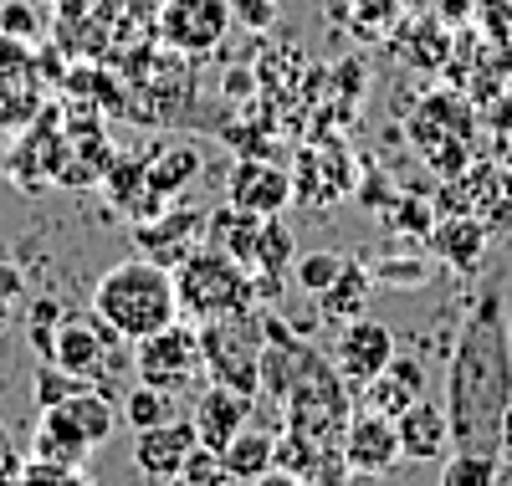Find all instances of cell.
Listing matches in <instances>:
<instances>
[{
	"label": "cell",
	"instance_id": "obj_5",
	"mask_svg": "<svg viewBox=\"0 0 512 486\" xmlns=\"http://www.w3.org/2000/svg\"><path fill=\"white\" fill-rule=\"evenodd\" d=\"M354 389L338 379L333 359H318L303 379L287 389L282 400V420L287 430L318 440L323 451H344V435H349V420H354Z\"/></svg>",
	"mask_w": 512,
	"mask_h": 486
},
{
	"label": "cell",
	"instance_id": "obj_28",
	"mask_svg": "<svg viewBox=\"0 0 512 486\" xmlns=\"http://www.w3.org/2000/svg\"><path fill=\"white\" fill-rule=\"evenodd\" d=\"M164 486H231V471L221 466V456H216V451H205V446H200V451H195L175 476H169Z\"/></svg>",
	"mask_w": 512,
	"mask_h": 486
},
{
	"label": "cell",
	"instance_id": "obj_23",
	"mask_svg": "<svg viewBox=\"0 0 512 486\" xmlns=\"http://www.w3.org/2000/svg\"><path fill=\"white\" fill-rule=\"evenodd\" d=\"M118 415H123L128 430H154V425H164V420H175V394L139 379V384L118 400Z\"/></svg>",
	"mask_w": 512,
	"mask_h": 486
},
{
	"label": "cell",
	"instance_id": "obj_1",
	"mask_svg": "<svg viewBox=\"0 0 512 486\" xmlns=\"http://www.w3.org/2000/svg\"><path fill=\"white\" fill-rule=\"evenodd\" d=\"M507 410H512V323L502 282L492 277L466 307V323L451 348V374H446L451 451L502 456Z\"/></svg>",
	"mask_w": 512,
	"mask_h": 486
},
{
	"label": "cell",
	"instance_id": "obj_42",
	"mask_svg": "<svg viewBox=\"0 0 512 486\" xmlns=\"http://www.w3.org/2000/svg\"><path fill=\"white\" fill-rule=\"evenodd\" d=\"M507 169H512V159H507Z\"/></svg>",
	"mask_w": 512,
	"mask_h": 486
},
{
	"label": "cell",
	"instance_id": "obj_17",
	"mask_svg": "<svg viewBox=\"0 0 512 486\" xmlns=\"http://www.w3.org/2000/svg\"><path fill=\"white\" fill-rule=\"evenodd\" d=\"M420 394H425V364H420V359H410V353H395V364H390V369H384V374L364 389V410L400 420V415L420 400Z\"/></svg>",
	"mask_w": 512,
	"mask_h": 486
},
{
	"label": "cell",
	"instance_id": "obj_15",
	"mask_svg": "<svg viewBox=\"0 0 512 486\" xmlns=\"http://www.w3.org/2000/svg\"><path fill=\"white\" fill-rule=\"evenodd\" d=\"M292 200V174L272 159H241L231 169V205L246 215H282Z\"/></svg>",
	"mask_w": 512,
	"mask_h": 486
},
{
	"label": "cell",
	"instance_id": "obj_39",
	"mask_svg": "<svg viewBox=\"0 0 512 486\" xmlns=\"http://www.w3.org/2000/svg\"><path fill=\"white\" fill-rule=\"evenodd\" d=\"M251 486H308V481L297 476V471H287V466H272V471H262V476H256Z\"/></svg>",
	"mask_w": 512,
	"mask_h": 486
},
{
	"label": "cell",
	"instance_id": "obj_25",
	"mask_svg": "<svg viewBox=\"0 0 512 486\" xmlns=\"http://www.w3.org/2000/svg\"><path fill=\"white\" fill-rule=\"evenodd\" d=\"M497 466L502 456L487 451H451L441 461V486H497Z\"/></svg>",
	"mask_w": 512,
	"mask_h": 486
},
{
	"label": "cell",
	"instance_id": "obj_34",
	"mask_svg": "<svg viewBox=\"0 0 512 486\" xmlns=\"http://www.w3.org/2000/svg\"><path fill=\"white\" fill-rule=\"evenodd\" d=\"M231 11H236V21H241V26L267 31V26L277 21V0H231Z\"/></svg>",
	"mask_w": 512,
	"mask_h": 486
},
{
	"label": "cell",
	"instance_id": "obj_19",
	"mask_svg": "<svg viewBox=\"0 0 512 486\" xmlns=\"http://www.w3.org/2000/svg\"><path fill=\"white\" fill-rule=\"evenodd\" d=\"M31 456H36V461H57V466H88L93 446H88V435H82V430L52 405V410H41V420H36Z\"/></svg>",
	"mask_w": 512,
	"mask_h": 486
},
{
	"label": "cell",
	"instance_id": "obj_40",
	"mask_svg": "<svg viewBox=\"0 0 512 486\" xmlns=\"http://www.w3.org/2000/svg\"><path fill=\"white\" fill-rule=\"evenodd\" d=\"M21 466H26V461H21V456H16L11 446H6V451H0V486H16V476H21Z\"/></svg>",
	"mask_w": 512,
	"mask_h": 486
},
{
	"label": "cell",
	"instance_id": "obj_3",
	"mask_svg": "<svg viewBox=\"0 0 512 486\" xmlns=\"http://www.w3.org/2000/svg\"><path fill=\"white\" fill-rule=\"evenodd\" d=\"M262 348H267V313L241 307V313L200 323V359L205 379L241 394H262Z\"/></svg>",
	"mask_w": 512,
	"mask_h": 486
},
{
	"label": "cell",
	"instance_id": "obj_22",
	"mask_svg": "<svg viewBox=\"0 0 512 486\" xmlns=\"http://www.w3.org/2000/svg\"><path fill=\"white\" fill-rule=\"evenodd\" d=\"M272 461H277V435H267V430H236V440L221 451V466L231 471V481H256L262 471H272Z\"/></svg>",
	"mask_w": 512,
	"mask_h": 486
},
{
	"label": "cell",
	"instance_id": "obj_16",
	"mask_svg": "<svg viewBox=\"0 0 512 486\" xmlns=\"http://www.w3.org/2000/svg\"><path fill=\"white\" fill-rule=\"evenodd\" d=\"M400 456L405 461H446L451 456V420H446V405H431V400H415L400 420Z\"/></svg>",
	"mask_w": 512,
	"mask_h": 486
},
{
	"label": "cell",
	"instance_id": "obj_13",
	"mask_svg": "<svg viewBox=\"0 0 512 486\" xmlns=\"http://www.w3.org/2000/svg\"><path fill=\"white\" fill-rule=\"evenodd\" d=\"M195 180H200V149H195L190 139L159 144V149L149 154V205H144V215H139V220H149V215L169 210V205H175Z\"/></svg>",
	"mask_w": 512,
	"mask_h": 486
},
{
	"label": "cell",
	"instance_id": "obj_9",
	"mask_svg": "<svg viewBox=\"0 0 512 486\" xmlns=\"http://www.w3.org/2000/svg\"><path fill=\"white\" fill-rule=\"evenodd\" d=\"M395 353H400V343H395L390 328L374 323V318H354V323H344V338H338V348H333V369L354 394H364L384 369L395 364Z\"/></svg>",
	"mask_w": 512,
	"mask_h": 486
},
{
	"label": "cell",
	"instance_id": "obj_27",
	"mask_svg": "<svg viewBox=\"0 0 512 486\" xmlns=\"http://www.w3.org/2000/svg\"><path fill=\"white\" fill-rule=\"evenodd\" d=\"M62 302L57 297H36L31 307H26V333H31V343H36V353L47 359L52 353V338H57V328H62Z\"/></svg>",
	"mask_w": 512,
	"mask_h": 486
},
{
	"label": "cell",
	"instance_id": "obj_31",
	"mask_svg": "<svg viewBox=\"0 0 512 486\" xmlns=\"http://www.w3.org/2000/svg\"><path fill=\"white\" fill-rule=\"evenodd\" d=\"M41 31L36 11H31V0H0V36H11V41H31Z\"/></svg>",
	"mask_w": 512,
	"mask_h": 486
},
{
	"label": "cell",
	"instance_id": "obj_6",
	"mask_svg": "<svg viewBox=\"0 0 512 486\" xmlns=\"http://www.w3.org/2000/svg\"><path fill=\"white\" fill-rule=\"evenodd\" d=\"M134 374L144 384H159V389H185L205 374V359H200V323H185L175 318L169 328H159L154 338H139L134 348Z\"/></svg>",
	"mask_w": 512,
	"mask_h": 486
},
{
	"label": "cell",
	"instance_id": "obj_24",
	"mask_svg": "<svg viewBox=\"0 0 512 486\" xmlns=\"http://www.w3.org/2000/svg\"><path fill=\"white\" fill-rule=\"evenodd\" d=\"M292 261H297V241H292V226L282 215H267L262 220V236H256V261H251V272H292Z\"/></svg>",
	"mask_w": 512,
	"mask_h": 486
},
{
	"label": "cell",
	"instance_id": "obj_10",
	"mask_svg": "<svg viewBox=\"0 0 512 486\" xmlns=\"http://www.w3.org/2000/svg\"><path fill=\"white\" fill-rule=\"evenodd\" d=\"M205 220H210L205 210L169 205V210H159L149 220H134V246H139V256H149V261H159V267L175 272L195 246H205Z\"/></svg>",
	"mask_w": 512,
	"mask_h": 486
},
{
	"label": "cell",
	"instance_id": "obj_2",
	"mask_svg": "<svg viewBox=\"0 0 512 486\" xmlns=\"http://www.w3.org/2000/svg\"><path fill=\"white\" fill-rule=\"evenodd\" d=\"M93 313L123 338L139 343L154 338L159 328H169L180 318V292H175V272L159 267L149 256H128L118 267H108L93 287Z\"/></svg>",
	"mask_w": 512,
	"mask_h": 486
},
{
	"label": "cell",
	"instance_id": "obj_30",
	"mask_svg": "<svg viewBox=\"0 0 512 486\" xmlns=\"http://www.w3.org/2000/svg\"><path fill=\"white\" fill-rule=\"evenodd\" d=\"M16 486H93V481H88V471H82V466H57V461H36L31 456L21 466Z\"/></svg>",
	"mask_w": 512,
	"mask_h": 486
},
{
	"label": "cell",
	"instance_id": "obj_41",
	"mask_svg": "<svg viewBox=\"0 0 512 486\" xmlns=\"http://www.w3.org/2000/svg\"><path fill=\"white\" fill-rule=\"evenodd\" d=\"M502 456H512V410H507V420H502Z\"/></svg>",
	"mask_w": 512,
	"mask_h": 486
},
{
	"label": "cell",
	"instance_id": "obj_37",
	"mask_svg": "<svg viewBox=\"0 0 512 486\" xmlns=\"http://www.w3.org/2000/svg\"><path fill=\"white\" fill-rule=\"evenodd\" d=\"M113 6L123 16H134V21H159V11L169 6V0H113Z\"/></svg>",
	"mask_w": 512,
	"mask_h": 486
},
{
	"label": "cell",
	"instance_id": "obj_21",
	"mask_svg": "<svg viewBox=\"0 0 512 486\" xmlns=\"http://www.w3.org/2000/svg\"><path fill=\"white\" fill-rule=\"evenodd\" d=\"M103 190H108V200L123 210V215H144V205H149V154L144 159H108V169H103Z\"/></svg>",
	"mask_w": 512,
	"mask_h": 486
},
{
	"label": "cell",
	"instance_id": "obj_14",
	"mask_svg": "<svg viewBox=\"0 0 512 486\" xmlns=\"http://www.w3.org/2000/svg\"><path fill=\"white\" fill-rule=\"evenodd\" d=\"M251 400L256 394H241V389H226V384H210L200 389V400H195V430H200V446L205 451H226L236 430L251 425Z\"/></svg>",
	"mask_w": 512,
	"mask_h": 486
},
{
	"label": "cell",
	"instance_id": "obj_7",
	"mask_svg": "<svg viewBox=\"0 0 512 486\" xmlns=\"http://www.w3.org/2000/svg\"><path fill=\"white\" fill-rule=\"evenodd\" d=\"M113 348H118V333L98 318V313H67L57 338H52V353H47V364L77 374V379H88L103 389V374L113 364Z\"/></svg>",
	"mask_w": 512,
	"mask_h": 486
},
{
	"label": "cell",
	"instance_id": "obj_20",
	"mask_svg": "<svg viewBox=\"0 0 512 486\" xmlns=\"http://www.w3.org/2000/svg\"><path fill=\"white\" fill-rule=\"evenodd\" d=\"M369 292H374V267L344 261V272H338V282L318 297V307H323V318H328V323H354V318H364Z\"/></svg>",
	"mask_w": 512,
	"mask_h": 486
},
{
	"label": "cell",
	"instance_id": "obj_8",
	"mask_svg": "<svg viewBox=\"0 0 512 486\" xmlns=\"http://www.w3.org/2000/svg\"><path fill=\"white\" fill-rule=\"evenodd\" d=\"M231 21H236L231 0H169L159 11V41L180 57H205L221 47Z\"/></svg>",
	"mask_w": 512,
	"mask_h": 486
},
{
	"label": "cell",
	"instance_id": "obj_12",
	"mask_svg": "<svg viewBox=\"0 0 512 486\" xmlns=\"http://www.w3.org/2000/svg\"><path fill=\"white\" fill-rule=\"evenodd\" d=\"M195 451H200L195 415H190V420L175 415V420H164V425H154V430H134V466H139L144 476L169 481Z\"/></svg>",
	"mask_w": 512,
	"mask_h": 486
},
{
	"label": "cell",
	"instance_id": "obj_29",
	"mask_svg": "<svg viewBox=\"0 0 512 486\" xmlns=\"http://www.w3.org/2000/svg\"><path fill=\"white\" fill-rule=\"evenodd\" d=\"M82 384H88V379H77V374H67V369H57V364L41 359V364H36V410L62 405L67 394H77Z\"/></svg>",
	"mask_w": 512,
	"mask_h": 486
},
{
	"label": "cell",
	"instance_id": "obj_38",
	"mask_svg": "<svg viewBox=\"0 0 512 486\" xmlns=\"http://www.w3.org/2000/svg\"><path fill=\"white\" fill-rule=\"evenodd\" d=\"M436 11H441V21H446V26H461L466 16H477V0H441Z\"/></svg>",
	"mask_w": 512,
	"mask_h": 486
},
{
	"label": "cell",
	"instance_id": "obj_18",
	"mask_svg": "<svg viewBox=\"0 0 512 486\" xmlns=\"http://www.w3.org/2000/svg\"><path fill=\"white\" fill-rule=\"evenodd\" d=\"M431 246L441 251L446 267H456V272H477V267H482V256H487V220H482V215H436Z\"/></svg>",
	"mask_w": 512,
	"mask_h": 486
},
{
	"label": "cell",
	"instance_id": "obj_4",
	"mask_svg": "<svg viewBox=\"0 0 512 486\" xmlns=\"http://www.w3.org/2000/svg\"><path fill=\"white\" fill-rule=\"evenodd\" d=\"M175 292H180V313L195 323L241 313V307H256V287L251 272L221 246H195L180 267H175Z\"/></svg>",
	"mask_w": 512,
	"mask_h": 486
},
{
	"label": "cell",
	"instance_id": "obj_35",
	"mask_svg": "<svg viewBox=\"0 0 512 486\" xmlns=\"http://www.w3.org/2000/svg\"><path fill=\"white\" fill-rule=\"evenodd\" d=\"M395 220H405V226H400V231H415V236H431V231H436V215H431V210H425L420 200H405V205L395 210Z\"/></svg>",
	"mask_w": 512,
	"mask_h": 486
},
{
	"label": "cell",
	"instance_id": "obj_36",
	"mask_svg": "<svg viewBox=\"0 0 512 486\" xmlns=\"http://www.w3.org/2000/svg\"><path fill=\"white\" fill-rule=\"evenodd\" d=\"M374 282H405V287H415V282H425V267H420V261H384V267H374Z\"/></svg>",
	"mask_w": 512,
	"mask_h": 486
},
{
	"label": "cell",
	"instance_id": "obj_26",
	"mask_svg": "<svg viewBox=\"0 0 512 486\" xmlns=\"http://www.w3.org/2000/svg\"><path fill=\"white\" fill-rule=\"evenodd\" d=\"M338 272H344V256L338 251H308V256L292 261V287L308 292V297H323L338 282Z\"/></svg>",
	"mask_w": 512,
	"mask_h": 486
},
{
	"label": "cell",
	"instance_id": "obj_33",
	"mask_svg": "<svg viewBox=\"0 0 512 486\" xmlns=\"http://www.w3.org/2000/svg\"><path fill=\"white\" fill-rule=\"evenodd\" d=\"M477 21H482L497 41H507V36H512V0H477Z\"/></svg>",
	"mask_w": 512,
	"mask_h": 486
},
{
	"label": "cell",
	"instance_id": "obj_11",
	"mask_svg": "<svg viewBox=\"0 0 512 486\" xmlns=\"http://www.w3.org/2000/svg\"><path fill=\"white\" fill-rule=\"evenodd\" d=\"M400 461V430L390 415H374V410H354L349 435H344V466L354 476H390V466Z\"/></svg>",
	"mask_w": 512,
	"mask_h": 486
},
{
	"label": "cell",
	"instance_id": "obj_32",
	"mask_svg": "<svg viewBox=\"0 0 512 486\" xmlns=\"http://www.w3.org/2000/svg\"><path fill=\"white\" fill-rule=\"evenodd\" d=\"M16 302H26V277H21V267H11V261L0 256V328H6V313Z\"/></svg>",
	"mask_w": 512,
	"mask_h": 486
}]
</instances>
